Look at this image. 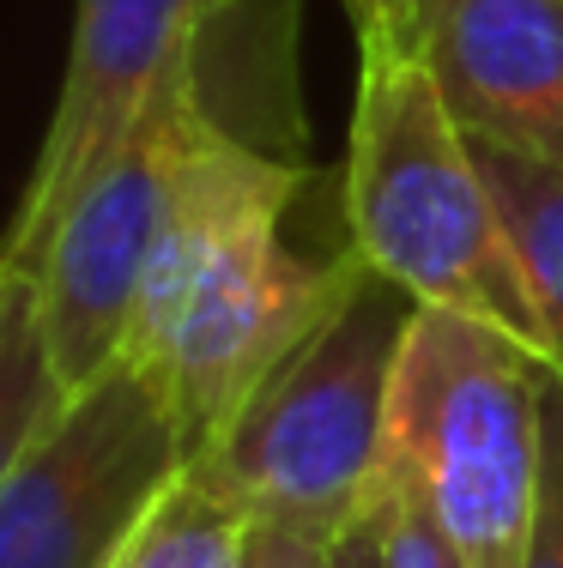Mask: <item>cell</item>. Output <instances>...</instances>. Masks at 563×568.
I'll use <instances>...</instances> for the list:
<instances>
[{
	"instance_id": "1",
	"label": "cell",
	"mask_w": 563,
	"mask_h": 568,
	"mask_svg": "<svg viewBox=\"0 0 563 568\" xmlns=\"http://www.w3.org/2000/svg\"><path fill=\"white\" fill-rule=\"evenodd\" d=\"M315 187L303 158L219 133L194 152L140 296L128 357L158 382L188 442V466L231 429L358 278V248H291L285 219Z\"/></svg>"
},
{
	"instance_id": "2",
	"label": "cell",
	"mask_w": 563,
	"mask_h": 568,
	"mask_svg": "<svg viewBox=\"0 0 563 568\" xmlns=\"http://www.w3.org/2000/svg\"><path fill=\"white\" fill-rule=\"evenodd\" d=\"M291 31L298 0H231L194 73H182L133 121L128 140L67 200L61 224L24 273L37 284V315L67 394L91 387L128 357L158 242L200 145L243 133L267 152L303 158Z\"/></svg>"
},
{
	"instance_id": "3",
	"label": "cell",
	"mask_w": 563,
	"mask_h": 568,
	"mask_svg": "<svg viewBox=\"0 0 563 568\" xmlns=\"http://www.w3.org/2000/svg\"><path fill=\"white\" fill-rule=\"evenodd\" d=\"M340 206L358 261L394 278L419 308L491 321L540 351V321L473 140L419 49L394 31L358 37Z\"/></svg>"
},
{
	"instance_id": "4",
	"label": "cell",
	"mask_w": 563,
	"mask_h": 568,
	"mask_svg": "<svg viewBox=\"0 0 563 568\" xmlns=\"http://www.w3.org/2000/svg\"><path fill=\"white\" fill-rule=\"evenodd\" d=\"M412 315L419 303L394 278L358 266L345 296L194 466L243 503L261 532L315 550L340 538L370 514L382 484L388 405Z\"/></svg>"
},
{
	"instance_id": "5",
	"label": "cell",
	"mask_w": 563,
	"mask_h": 568,
	"mask_svg": "<svg viewBox=\"0 0 563 568\" xmlns=\"http://www.w3.org/2000/svg\"><path fill=\"white\" fill-rule=\"evenodd\" d=\"M545 357L503 327L419 308L400 345L382 471L406 478L466 568H521L540 508Z\"/></svg>"
},
{
	"instance_id": "6",
	"label": "cell",
	"mask_w": 563,
	"mask_h": 568,
	"mask_svg": "<svg viewBox=\"0 0 563 568\" xmlns=\"http://www.w3.org/2000/svg\"><path fill=\"white\" fill-rule=\"evenodd\" d=\"M188 471V442L133 357L67 405L0 484V568H115L122 545Z\"/></svg>"
},
{
	"instance_id": "7",
	"label": "cell",
	"mask_w": 563,
	"mask_h": 568,
	"mask_svg": "<svg viewBox=\"0 0 563 568\" xmlns=\"http://www.w3.org/2000/svg\"><path fill=\"white\" fill-rule=\"evenodd\" d=\"M224 12H231V0H79L56 115H49L37 164L24 175L19 212L0 236L7 273H31L79 182L128 140L133 121L182 73H194Z\"/></svg>"
},
{
	"instance_id": "8",
	"label": "cell",
	"mask_w": 563,
	"mask_h": 568,
	"mask_svg": "<svg viewBox=\"0 0 563 568\" xmlns=\"http://www.w3.org/2000/svg\"><path fill=\"white\" fill-rule=\"evenodd\" d=\"M394 37L466 140L563 164V0H412Z\"/></svg>"
},
{
	"instance_id": "9",
	"label": "cell",
	"mask_w": 563,
	"mask_h": 568,
	"mask_svg": "<svg viewBox=\"0 0 563 568\" xmlns=\"http://www.w3.org/2000/svg\"><path fill=\"white\" fill-rule=\"evenodd\" d=\"M473 152H479V170H485L491 200L503 212L533 321H540V357L563 382V164H540V158L479 145V140Z\"/></svg>"
},
{
	"instance_id": "10",
	"label": "cell",
	"mask_w": 563,
	"mask_h": 568,
	"mask_svg": "<svg viewBox=\"0 0 563 568\" xmlns=\"http://www.w3.org/2000/svg\"><path fill=\"white\" fill-rule=\"evenodd\" d=\"M254 557H261L254 514L231 503L200 466H188L122 545L115 568H254Z\"/></svg>"
},
{
	"instance_id": "11",
	"label": "cell",
	"mask_w": 563,
	"mask_h": 568,
	"mask_svg": "<svg viewBox=\"0 0 563 568\" xmlns=\"http://www.w3.org/2000/svg\"><path fill=\"white\" fill-rule=\"evenodd\" d=\"M61 405H67V387L43 339L37 284L24 273H12L7 296H0V484L12 478V466L43 436V424Z\"/></svg>"
},
{
	"instance_id": "12",
	"label": "cell",
	"mask_w": 563,
	"mask_h": 568,
	"mask_svg": "<svg viewBox=\"0 0 563 568\" xmlns=\"http://www.w3.org/2000/svg\"><path fill=\"white\" fill-rule=\"evenodd\" d=\"M375 508H382V550L388 568H466V557L449 545V532L436 526V514L424 508V496L406 478L375 484Z\"/></svg>"
},
{
	"instance_id": "13",
	"label": "cell",
	"mask_w": 563,
	"mask_h": 568,
	"mask_svg": "<svg viewBox=\"0 0 563 568\" xmlns=\"http://www.w3.org/2000/svg\"><path fill=\"white\" fill-rule=\"evenodd\" d=\"M521 568H563V382H545V459H540V508Z\"/></svg>"
},
{
	"instance_id": "14",
	"label": "cell",
	"mask_w": 563,
	"mask_h": 568,
	"mask_svg": "<svg viewBox=\"0 0 563 568\" xmlns=\"http://www.w3.org/2000/svg\"><path fill=\"white\" fill-rule=\"evenodd\" d=\"M310 568H388V550H382V508L370 503L364 520H352L340 538H328V545L315 550Z\"/></svg>"
},
{
	"instance_id": "15",
	"label": "cell",
	"mask_w": 563,
	"mask_h": 568,
	"mask_svg": "<svg viewBox=\"0 0 563 568\" xmlns=\"http://www.w3.org/2000/svg\"><path fill=\"white\" fill-rule=\"evenodd\" d=\"M412 12V0H345V19H352L358 37H375V31H400Z\"/></svg>"
},
{
	"instance_id": "16",
	"label": "cell",
	"mask_w": 563,
	"mask_h": 568,
	"mask_svg": "<svg viewBox=\"0 0 563 568\" xmlns=\"http://www.w3.org/2000/svg\"><path fill=\"white\" fill-rule=\"evenodd\" d=\"M310 562H315V545H298V538L261 532V557H254V568H310Z\"/></svg>"
},
{
	"instance_id": "17",
	"label": "cell",
	"mask_w": 563,
	"mask_h": 568,
	"mask_svg": "<svg viewBox=\"0 0 563 568\" xmlns=\"http://www.w3.org/2000/svg\"><path fill=\"white\" fill-rule=\"evenodd\" d=\"M7 278H12V273H7V266H0V296H7Z\"/></svg>"
}]
</instances>
